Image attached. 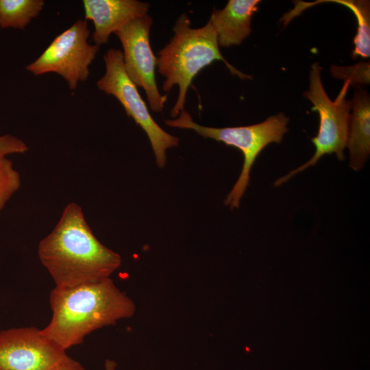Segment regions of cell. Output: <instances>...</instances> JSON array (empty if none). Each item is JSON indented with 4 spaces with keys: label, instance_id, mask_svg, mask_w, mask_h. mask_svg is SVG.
Returning a JSON list of instances; mask_svg holds the SVG:
<instances>
[{
    "label": "cell",
    "instance_id": "cell-1",
    "mask_svg": "<svg viewBox=\"0 0 370 370\" xmlns=\"http://www.w3.org/2000/svg\"><path fill=\"white\" fill-rule=\"evenodd\" d=\"M38 255L60 288L110 278L121 264V256L97 238L74 202L66 205L53 230L40 241Z\"/></svg>",
    "mask_w": 370,
    "mask_h": 370
},
{
    "label": "cell",
    "instance_id": "cell-2",
    "mask_svg": "<svg viewBox=\"0 0 370 370\" xmlns=\"http://www.w3.org/2000/svg\"><path fill=\"white\" fill-rule=\"evenodd\" d=\"M52 317L43 334L65 350L83 343L90 332L136 312L134 301L110 278L70 288L56 286L50 293Z\"/></svg>",
    "mask_w": 370,
    "mask_h": 370
},
{
    "label": "cell",
    "instance_id": "cell-3",
    "mask_svg": "<svg viewBox=\"0 0 370 370\" xmlns=\"http://www.w3.org/2000/svg\"><path fill=\"white\" fill-rule=\"evenodd\" d=\"M190 24L186 13L180 15L173 26V38L156 58L158 72L165 77L162 90L169 92L175 85L179 87L177 101L171 111L173 118L184 110L188 88L194 77L214 60L223 61L230 73L241 79L252 77L237 70L224 58L210 21L197 29L192 28Z\"/></svg>",
    "mask_w": 370,
    "mask_h": 370
},
{
    "label": "cell",
    "instance_id": "cell-4",
    "mask_svg": "<svg viewBox=\"0 0 370 370\" xmlns=\"http://www.w3.org/2000/svg\"><path fill=\"white\" fill-rule=\"evenodd\" d=\"M288 119L283 113H279L258 124L216 128L196 123L184 110L178 118L166 120L165 124L173 127L193 130L204 138L223 142L242 151L244 157L242 171L224 202L233 210L239 207L241 199L249 185L250 171L256 159L267 145L282 141L284 134L288 131Z\"/></svg>",
    "mask_w": 370,
    "mask_h": 370
},
{
    "label": "cell",
    "instance_id": "cell-5",
    "mask_svg": "<svg viewBox=\"0 0 370 370\" xmlns=\"http://www.w3.org/2000/svg\"><path fill=\"white\" fill-rule=\"evenodd\" d=\"M321 68L319 62L311 66L309 90L304 93L319 116V128L317 136L312 138L315 147L314 156L303 165L278 179L274 186H280L297 173L314 165L325 154L335 153L339 160L345 159L343 151L347 146L350 110L352 101L346 99L349 84L345 82L336 100L332 101L327 95L321 80Z\"/></svg>",
    "mask_w": 370,
    "mask_h": 370
},
{
    "label": "cell",
    "instance_id": "cell-6",
    "mask_svg": "<svg viewBox=\"0 0 370 370\" xmlns=\"http://www.w3.org/2000/svg\"><path fill=\"white\" fill-rule=\"evenodd\" d=\"M106 72L97 82L98 88L113 95L121 103L128 116L132 118L147 134L160 168L164 167L166 150L177 147L180 139L165 132L154 121L140 95L137 86L127 75L121 50L111 48L103 56Z\"/></svg>",
    "mask_w": 370,
    "mask_h": 370
},
{
    "label": "cell",
    "instance_id": "cell-7",
    "mask_svg": "<svg viewBox=\"0 0 370 370\" xmlns=\"http://www.w3.org/2000/svg\"><path fill=\"white\" fill-rule=\"evenodd\" d=\"M90 29L86 19H78L69 29L55 38L43 53L26 66L27 71L38 76L56 73L67 82L71 90L86 81L89 66L100 46L90 45Z\"/></svg>",
    "mask_w": 370,
    "mask_h": 370
},
{
    "label": "cell",
    "instance_id": "cell-8",
    "mask_svg": "<svg viewBox=\"0 0 370 370\" xmlns=\"http://www.w3.org/2000/svg\"><path fill=\"white\" fill-rule=\"evenodd\" d=\"M152 23V18L147 14L130 21L114 34L123 46V64L127 75L137 87L144 89L150 108L160 112L167 97L160 94L156 82V57L149 43Z\"/></svg>",
    "mask_w": 370,
    "mask_h": 370
},
{
    "label": "cell",
    "instance_id": "cell-9",
    "mask_svg": "<svg viewBox=\"0 0 370 370\" xmlns=\"http://www.w3.org/2000/svg\"><path fill=\"white\" fill-rule=\"evenodd\" d=\"M65 355L37 328L0 332V370H51Z\"/></svg>",
    "mask_w": 370,
    "mask_h": 370
},
{
    "label": "cell",
    "instance_id": "cell-10",
    "mask_svg": "<svg viewBox=\"0 0 370 370\" xmlns=\"http://www.w3.org/2000/svg\"><path fill=\"white\" fill-rule=\"evenodd\" d=\"M85 19L94 24L95 45L108 42L110 36L130 21L147 14L149 4L138 0H84Z\"/></svg>",
    "mask_w": 370,
    "mask_h": 370
},
{
    "label": "cell",
    "instance_id": "cell-11",
    "mask_svg": "<svg viewBox=\"0 0 370 370\" xmlns=\"http://www.w3.org/2000/svg\"><path fill=\"white\" fill-rule=\"evenodd\" d=\"M259 0H230L225 7L214 9L209 20L219 46L239 45L251 32V22Z\"/></svg>",
    "mask_w": 370,
    "mask_h": 370
},
{
    "label": "cell",
    "instance_id": "cell-12",
    "mask_svg": "<svg viewBox=\"0 0 370 370\" xmlns=\"http://www.w3.org/2000/svg\"><path fill=\"white\" fill-rule=\"evenodd\" d=\"M347 145L349 166L355 171L362 168L370 153V97L359 88L354 92Z\"/></svg>",
    "mask_w": 370,
    "mask_h": 370
},
{
    "label": "cell",
    "instance_id": "cell-13",
    "mask_svg": "<svg viewBox=\"0 0 370 370\" xmlns=\"http://www.w3.org/2000/svg\"><path fill=\"white\" fill-rule=\"evenodd\" d=\"M320 2H334L343 5L349 8L355 15L357 21V32L354 39V49L352 58L357 57L367 58L370 56V7L369 1L366 0H324L318 1L314 3H304L300 2L304 7L312 6Z\"/></svg>",
    "mask_w": 370,
    "mask_h": 370
},
{
    "label": "cell",
    "instance_id": "cell-14",
    "mask_svg": "<svg viewBox=\"0 0 370 370\" xmlns=\"http://www.w3.org/2000/svg\"><path fill=\"white\" fill-rule=\"evenodd\" d=\"M44 5L43 0H0V27L24 29Z\"/></svg>",
    "mask_w": 370,
    "mask_h": 370
},
{
    "label": "cell",
    "instance_id": "cell-15",
    "mask_svg": "<svg viewBox=\"0 0 370 370\" xmlns=\"http://www.w3.org/2000/svg\"><path fill=\"white\" fill-rule=\"evenodd\" d=\"M19 173L5 156H0V210L21 186Z\"/></svg>",
    "mask_w": 370,
    "mask_h": 370
},
{
    "label": "cell",
    "instance_id": "cell-16",
    "mask_svg": "<svg viewBox=\"0 0 370 370\" xmlns=\"http://www.w3.org/2000/svg\"><path fill=\"white\" fill-rule=\"evenodd\" d=\"M330 71L334 77L345 80L349 85L358 86L369 84V62L346 67L332 65Z\"/></svg>",
    "mask_w": 370,
    "mask_h": 370
},
{
    "label": "cell",
    "instance_id": "cell-17",
    "mask_svg": "<svg viewBox=\"0 0 370 370\" xmlns=\"http://www.w3.org/2000/svg\"><path fill=\"white\" fill-rule=\"evenodd\" d=\"M27 151V145L21 139L11 134L0 136V156L23 153Z\"/></svg>",
    "mask_w": 370,
    "mask_h": 370
},
{
    "label": "cell",
    "instance_id": "cell-18",
    "mask_svg": "<svg viewBox=\"0 0 370 370\" xmlns=\"http://www.w3.org/2000/svg\"><path fill=\"white\" fill-rule=\"evenodd\" d=\"M51 370H85L82 365L66 354Z\"/></svg>",
    "mask_w": 370,
    "mask_h": 370
},
{
    "label": "cell",
    "instance_id": "cell-19",
    "mask_svg": "<svg viewBox=\"0 0 370 370\" xmlns=\"http://www.w3.org/2000/svg\"><path fill=\"white\" fill-rule=\"evenodd\" d=\"M116 362L112 360L107 359L105 361V370H115Z\"/></svg>",
    "mask_w": 370,
    "mask_h": 370
}]
</instances>
